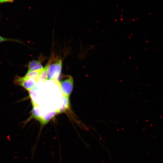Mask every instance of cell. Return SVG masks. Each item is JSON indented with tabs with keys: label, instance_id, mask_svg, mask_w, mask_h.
Masks as SVG:
<instances>
[{
	"label": "cell",
	"instance_id": "1",
	"mask_svg": "<svg viewBox=\"0 0 163 163\" xmlns=\"http://www.w3.org/2000/svg\"><path fill=\"white\" fill-rule=\"evenodd\" d=\"M62 65V61L60 59H58L53 63L52 62L49 67L48 79L58 81Z\"/></svg>",
	"mask_w": 163,
	"mask_h": 163
},
{
	"label": "cell",
	"instance_id": "2",
	"mask_svg": "<svg viewBox=\"0 0 163 163\" xmlns=\"http://www.w3.org/2000/svg\"><path fill=\"white\" fill-rule=\"evenodd\" d=\"M14 82L15 85L21 86L29 91L35 85L37 80L33 78H26L24 76H16Z\"/></svg>",
	"mask_w": 163,
	"mask_h": 163
},
{
	"label": "cell",
	"instance_id": "3",
	"mask_svg": "<svg viewBox=\"0 0 163 163\" xmlns=\"http://www.w3.org/2000/svg\"><path fill=\"white\" fill-rule=\"evenodd\" d=\"M73 83V79L71 76L59 82L61 90L64 96L69 97L72 91Z\"/></svg>",
	"mask_w": 163,
	"mask_h": 163
},
{
	"label": "cell",
	"instance_id": "4",
	"mask_svg": "<svg viewBox=\"0 0 163 163\" xmlns=\"http://www.w3.org/2000/svg\"><path fill=\"white\" fill-rule=\"evenodd\" d=\"M42 70L28 71L24 77L26 78H33L37 80Z\"/></svg>",
	"mask_w": 163,
	"mask_h": 163
},
{
	"label": "cell",
	"instance_id": "5",
	"mask_svg": "<svg viewBox=\"0 0 163 163\" xmlns=\"http://www.w3.org/2000/svg\"><path fill=\"white\" fill-rule=\"evenodd\" d=\"M41 59L37 60H33L29 62L27 66L28 70H29L34 67L38 63L42 62Z\"/></svg>",
	"mask_w": 163,
	"mask_h": 163
},
{
	"label": "cell",
	"instance_id": "6",
	"mask_svg": "<svg viewBox=\"0 0 163 163\" xmlns=\"http://www.w3.org/2000/svg\"><path fill=\"white\" fill-rule=\"evenodd\" d=\"M5 41H11L22 43L18 40L15 39L6 38L0 36V43Z\"/></svg>",
	"mask_w": 163,
	"mask_h": 163
}]
</instances>
